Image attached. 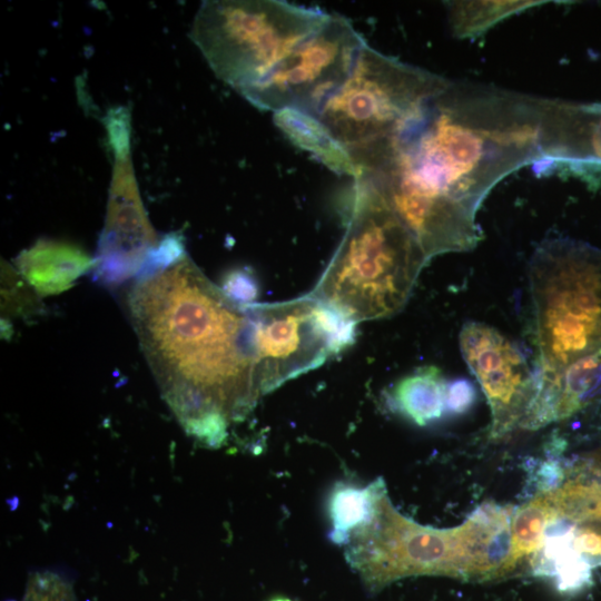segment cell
<instances>
[{"instance_id": "obj_16", "label": "cell", "mask_w": 601, "mask_h": 601, "mask_svg": "<svg viewBox=\"0 0 601 601\" xmlns=\"http://www.w3.org/2000/svg\"><path fill=\"white\" fill-rule=\"evenodd\" d=\"M556 512L549 492H542L514 510L511 522V561L514 566L541 548L549 524Z\"/></svg>"}, {"instance_id": "obj_11", "label": "cell", "mask_w": 601, "mask_h": 601, "mask_svg": "<svg viewBox=\"0 0 601 601\" xmlns=\"http://www.w3.org/2000/svg\"><path fill=\"white\" fill-rule=\"evenodd\" d=\"M460 347L489 402L490 435L499 439L522 426L535 390V372L523 353L494 327L474 321L462 326Z\"/></svg>"}, {"instance_id": "obj_13", "label": "cell", "mask_w": 601, "mask_h": 601, "mask_svg": "<svg viewBox=\"0 0 601 601\" xmlns=\"http://www.w3.org/2000/svg\"><path fill=\"white\" fill-rule=\"evenodd\" d=\"M274 122L294 145L311 152L331 170L356 177L349 152L317 117L285 108L274 112Z\"/></svg>"}, {"instance_id": "obj_4", "label": "cell", "mask_w": 601, "mask_h": 601, "mask_svg": "<svg viewBox=\"0 0 601 601\" xmlns=\"http://www.w3.org/2000/svg\"><path fill=\"white\" fill-rule=\"evenodd\" d=\"M530 285L536 373H558L601 351V250L548 240L532 257Z\"/></svg>"}, {"instance_id": "obj_8", "label": "cell", "mask_w": 601, "mask_h": 601, "mask_svg": "<svg viewBox=\"0 0 601 601\" xmlns=\"http://www.w3.org/2000/svg\"><path fill=\"white\" fill-rule=\"evenodd\" d=\"M365 45L347 18L331 13L322 28L242 96L262 110L293 108L317 117L352 73Z\"/></svg>"}, {"instance_id": "obj_10", "label": "cell", "mask_w": 601, "mask_h": 601, "mask_svg": "<svg viewBox=\"0 0 601 601\" xmlns=\"http://www.w3.org/2000/svg\"><path fill=\"white\" fill-rule=\"evenodd\" d=\"M247 309L264 395L338 353L334 309L311 295Z\"/></svg>"}, {"instance_id": "obj_23", "label": "cell", "mask_w": 601, "mask_h": 601, "mask_svg": "<svg viewBox=\"0 0 601 601\" xmlns=\"http://www.w3.org/2000/svg\"><path fill=\"white\" fill-rule=\"evenodd\" d=\"M476 400L474 384L467 378H456L446 384L445 410L454 415L467 412Z\"/></svg>"}, {"instance_id": "obj_2", "label": "cell", "mask_w": 601, "mask_h": 601, "mask_svg": "<svg viewBox=\"0 0 601 601\" xmlns=\"http://www.w3.org/2000/svg\"><path fill=\"white\" fill-rule=\"evenodd\" d=\"M134 328L162 395L186 431L219 444L264 395L247 305L231 300L187 254L146 265L128 295Z\"/></svg>"}, {"instance_id": "obj_22", "label": "cell", "mask_w": 601, "mask_h": 601, "mask_svg": "<svg viewBox=\"0 0 601 601\" xmlns=\"http://www.w3.org/2000/svg\"><path fill=\"white\" fill-rule=\"evenodd\" d=\"M221 290L239 305L255 304L259 288L254 273L247 268L228 272L221 282Z\"/></svg>"}, {"instance_id": "obj_24", "label": "cell", "mask_w": 601, "mask_h": 601, "mask_svg": "<svg viewBox=\"0 0 601 601\" xmlns=\"http://www.w3.org/2000/svg\"><path fill=\"white\" fill-rule=\"evenodd\" d=\"M594 461L595 466L601 470V452L595 455Z\"/></svg>"}, {"instance_id": "obj_6", "label": "cell", "mask_w": 601, "mask_h": 601, "mask_svg": "<svg viewBox=\"0 0 601 601\" xmlns=\"http://www.w3.org/2000/svg\"><path fill=\"white\" fill-rule=\"evenodd\" d=\"M345 545L347 561L371 591L414 575L474 580V543L467 520L452 529L421 525L393 506L382 479L374 481L368 519L349 534Z\"/></svg>"}, {"instance_id": "obj_5", "label": "cell", "mask_w": 601, "mask_h": 601, "mask_svg": "<svg viewBox=\"0 0 601 601\" xmlns=\"http://www.w3.org/2000/svg\"><path fill=\"white\" fill-rule=\"evenodd\" d=\"M329 16L280 0L204 1L190 38L214 73L243 95Z\"/></svg>"}, {"instance_id": "obj_3", "label": "cell", "mask_w": 601, "mask_h": 601, "mask_svg": "<svg viewBox=\"0 0 601 601\" xmlns=\"http://www.w3.org/2000/svg\"><path fill=\"white\" fill-rule=\"evenodd\" d=\"M354 179L346 231L309 295L358 323L400 312L428 258L370 179Z\"/></svg>"}, {"instance_id": "obj_17", "label": "cell", "mask_w": 601, "mask_h": 601, "mask_svg": "<svg viewBox=\"0 0 601 601\" xmlns=\"http://www.w3.org/2000/svg\"><path fill=\"white\" fill-rule=\"evenodd\" d=\"M541 1H454L447 4L449 19L455 36L479 35L497 21L540 4Z\"/></svg>"}, {"instance_id": "obj_1", "label": "cell", "mask_w": 601, "mask_h": 601, "mask_svg": "<svg viewBox=\"0 0 601 601\" xmlns=\"http://www.w3.org/2000/svg\"><path fill=\"white\" fill-rule=\"evenodd\" d=\"M568 105L447 82L398 131L357 162L428 260L475 247L476 211L511 171L559 158Z\"/></svg>"}, {"instance_id": "obj_12", "label": "cell", "mask_w": 601, "mask_h": 601, "mask_svg": "<svg viewBox=\"0 0 601 601\" xmlns=\"http://www.w3.org/2000/svg\"><path fill=\"white\" fill-rule=\"evenodd\" d=\"M16 269L39 296L68 290L93 268L95 258L82 248L58 240L40 239L14 258Z\"/></svg>"}, {"instance_id": "obj_26", "label": "cell", "mask_w": 601, "mask_h": 601, "mask_svg": "<svg viewBox=\"0 0 601 601\" xmlns=\"http://www.w3.org/2000/svg\"><path fill=\"white\" fill-rule=\"evenodd\" d=\"M573 116H574V106H573ZM572 122H573V119H572ZM571 129H572V125H571ZM570 135H571V130H570ZM569 140H570V136H569ZM568 147H569V142H568ZM566 151H568V148H566ZM565 156H566V152H565ZM564 156V158H565Z\"/></svg>"}, {"instance_id": "obj_18", "label": "cell", "mask_w": 601, "mask_h": 601, "mask_svg": "<svg viewBox=\"0 0 601 601\" xmlns=\"http://www.w3.org/2000/svg\"><path fill=\"white\" fill-rule=\"evenodd\" d=\"M373 499L374 482L364 489L343 485L334 490L329 500L333 541L345 543L349 534L368 519Z\"/></svg>"}, {"instance_id": "obj_9", "label": "cell", "mask_w": 601, "mask_h": 601, "mask_svg": "<svg viewBox=\"0 0 601 601\" xmlns=\"http://www.w3.org/2000/svg\"><path fill=\"white\" fill-rule=\"evenodd\" d=\"M105 125L114 165L92 273L104 285L117 286L141 273L160 240L142 205L132 167L129 111L122 107L110 110Z\"/></svg>"}, {"instance_id": "obj_20", "label": "cell", "mask_w": 601, "mask_h": 601, "mask_svg": "<svg viewBox=\"0 0 601 601\" xmlns=\"http://www.w3.org/2000/svg\"><path fill=\"white\" fill-rule=\"evenodd\" d=\"M22 601H77L67 580L53 572H36L28 581Z\"/></svg>"}, {"instance_id": "obj_21", "label": "cell", "mask_w": 601, "mask_h": 601, "mask_svg": "<svg viewBox=\"0 0 601 601\" xmlns=\"http://www.w3.org/2000/svg\"><path fill=\"white\" fill-rule=\"evenodd\" d=\"M570 546L592 568L601 564V522L571 523Z\"/></svg>"}, {"instance_id": "obj_19", "label": "cell", "mask_w": 601, "mask_h": 601, "mask_svg": "<svg viewBox=\"0 0 601 601\" xmlns=\"http://www.w3.org/2000/svg\"><path fill=\"white\" fill-rule=\"evenodd\" d=\"M2 311L6 314L23 315L33 313L39 307L35 289L26 282L17 269L8 264L2 265Z\"/></svg>"}, {"instance_id": "obj_15", "label": "cell", "mask_w": 601, "mask_h": 601, "mask_svg": "<svg viewBox=\"0 0 601 601\" xmlns=\"http://www.w3.org/2000/svg\"><path fill=\"white\" fill-rule=\"evenodd\" d=\"M556 519L578 524L601 522V470L593 467L589 473L580 471L548 491Z\"/></svg>"}, {"instance_id": "obj_25", "label": "cell", "mask_w": 601, "mask_h": 601, "mask_svg": "<svg viewBox=\"0 0 601 601\" xmlns=\"http://www.w3.org/2000/svg\"><path fill=\"white\" fill-rule=\"evenodd\" d=\"M270 601H292V600H289L287 598H275V599H273Z\"/></svg>"}, {"instance_id": "obj_7", "label": "cell", "mask_w": 601, "mask_h": 601, "mask_svg": "<svg viewBox=\"0 0 601 601\" xmlns=\"http://www.w3.org/2000/svg\"><path fill=\"white\" fill-rule=\"evenodd\" d=\"M447 82L366 43L352 73L317 118L353 159L393 137L417 108Z\"/></svg>"}, {"instance_id": "obj_14", "label": "cell", "mask_w": 601, "mask_h": 601, "mask_svg": "<svg viewBox=\"0 0 601 601\" xmlns=\"http://www.w3.org/2000/svg\"><path fill=\"white\" fill-rule=\"evenodd\" d=\"M446 384L435 366H424L401 378L391 391V401L400 414L424 426L440 417L445 410Z\"/></svg>"}]
</instances>
